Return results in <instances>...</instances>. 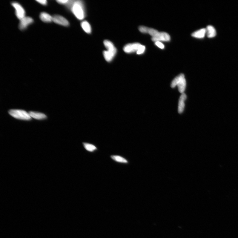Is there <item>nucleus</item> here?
Listing matches in <instances>:
<instances>
[{"mask_svg": "<svg viewBox=\"0 0 238 238\" xmlns=\"http://www.w3.org/2000/svg\"><path fill=\"white\" fill-rule=\"evenodd\" d=\"M139 30L142 33H149L152 36L151 39L154 42H168L171 39L170 36L165 32H159L156 30L143 26L139 27Z\"/></svg>", "mask_w": 238, "mask_h": 238, "instance_id": "obj_1", "label": "nucleus"}, {"mask_svg": "<svg viewBox=\"0 0 238 238\" xmlns=\"http://www.w3.org/2000/svg\"><path fill=\"white\" fill-rule=\"evenodd\" d=\"M73 13L80 20L83 19L85 16L84 6L81 1H74L71 8Z\"/></svg>", "mask_w": 238, "mask_h": 238, "instance_id": "obj_2", "label": "nucleus"}, {"mask_svg": "<svg viewBox=\"0 0 238 238\" xmlns=\"http://www.w3.org/2000/svg\"><path fill=\"white\" fill-rule=\"evenodd\" d=\"M10 115L14 118L24 120H30L32 117L26 111L20 110H11L9 111Z\"/></svg>", "mask_w": 238, "mask_h": 238, "instance_id": "obj_3", "label": "nucleus"}, {"mask_svg": "<svg viewBox=\"0 0 238 238\" xmlns=\"http://www.w3.org/2000/svg\"><path fill=\"white\" fill-rule=\"evenodd\" d=\"M142 45L139 43H135L126 45L123 48V50L125 53H130L135 52H137Z\"/></svg>", "mask_w": 238, "mask_h": 238, "instance_id": "obj_4", "label": "nucleus"}, {"mask_svg": "<svg viewBox=\"0 0 238 238\" xmlns=\"http://www.w3.org/2000/svg\"><path fill=\"white\" fill-rule=\"evenodd\" d=\"M12 5L15 9L16 16L20 20L25 17V10L20 4L14 2L12 3Z\"/></svg>", "mask_w": 238, "mask_h": 238, "instance_id": "obj_5", "label": "nucleus"}, {"mask_svg": "<svg viewBox=\"0 0 238 238\" xmlns=\"http://www.w3.org/2000/svg\"><path fill=\"white\" fill-rule=\"evenodd\" d=\"M33 22V18L29 17H25L20 20L19 28L21 30H25L30 24Z\"/></svg>", "mask_w": 238, "mask_h": 238, "instance_id": "obj_6", "label": "nucleus"}, {"mask_svg": "<svg viewBox=\"0 0 238 238\" xmlns=\"http://www.w3.org/2000/svg\"><path fill=\"white\" fill-rule=\"evenodd\" d=\"M108 51H105L103 52L104 56L105 59L108 62L112 60L116 53L117 49L116 48L109 49Z\"/></svg>", "mask_w": 238, "mask_h": 238, "instance_id": "obj_7", "label": "nucleus"}, {"mask_svg": "<svg viewBox=\"0 0 238 238\" xmlns=\"http://www.w3.org/2000/svg\"><path fill=\"white\" fill-rule=\"evenodd\" d=\"M53 21L55 23L64 26L69 25L68 21L66 18L59 15H54L53 17Z\"/></svg>", "mask_w": 238, "mask_h": 238, "instance_id": "obj_8", "label": "nucleus"}, {"mask_svg": "<svg viewBox=\"0 0 238 238\" xmlns=\"http://www.w3.org/2000/svg\"><path fill=\"white\" fill-rule=\"evenodd\" d=\"M187 98V95L184 93L179 98L178 107V112L179 113H181L183 112L185 106V102Z\"/></svg>", "mask_w": 238, "mask_h": 238, "instance_id": "obj_9", "label": "nucleus"}, {"mask_svg": "<svg viewBox=\"0 0 238 238\" xmlns=\"http://www.w3.org/2000/svg\"><path fill=\"white\" fill-rule=\"evenodd\" d=\"M40 18L42 21L45 23H50L53 21V17L46 12H42L40 15Z\"/></svg>", "mask_w": 238, "mask_h": 238, "instance_id": "obj_10", "label": "nucleus"}, {"mask_svg": "<svg viewBox=\"0 0 238 238\" xmlns=\"http://www.w3.org/2000/svg\"><path fill=\"white\" fill-rule=\"evenodd\" d=\"M206 30V34L208 38H214L216 36V30L214 27L212 26L209 25L207 26Z\"/></svg>", "mask_w": 238, "mask_h": 238, "instance_id": "obj_11", "label": "nucleus"}, {"mask_svg": "<svg viewBox=\"0 0 238 238\" xmlns=\"http://www.w3.org/2000/svg\"><path fill=\"white\" fill-rule=\"evenodd\" d=\"M29 113L31 117L36 119H44L47 117L44 113L33 112H30Z\"/></svg>", "mask_w": 238, "mask_h": 238, "instance_id": "obj_12", "label": "nucleus"}, {"mask_svg": "<svg viewBox=\"0 0 238 238\" xmlns=\"http://www.w3.org/2000/svg\"><path fill=\"white\" fill-rule=\"evenodd\" d=\"M206 34V29H202L194 32L191 34V36L194 38L202 39L205 36Z\"/></svg>", "mask_w": 238, "mask_h": 238, "instance_id": "obj_13", "label": "nucleus"}, {"mask_svg": "<svg viewBox=\"0 0 238 238\" xmlns=\"http://www.w3.org/2000/svg\"><path fill=\"white\" fill-rule=\"evenodd\" d=\"M186 80H185V78H184L181 80L177 85L179 92L182 94L184 93L185 87H186Z\"/></svg>", "mask_w": 238, "mask_h": 238, "instance_id": "obj_14", "label": "nucleus"}, {"mask_svg": "<svg viewBox=\"0 0 238 238\" xmlns=\"http://www.w3.org/2000/svg\"><path fill=\"white\" fill-rule=\"evenodd\" d=\"M185 78V76L183 74H181L179 75L173 80L171 84V88H174L177 86L179 82L181 81V80Z\"/></svg>", "mask_w": 238, "mask_h": 238, "instance_id": "obj_15", "label": "nucleus"}, {"mask_svg": "<svg viewBox=\"0 0 238 238\" xmlns=\"http://www.w3.org/2000/svg\"><path fill=\"white\" fill-rule=\"evenodd\" d=\"M111 159L117 162L127 163H128V161L123 157L117 155H112L110 156Z\"/></svg>", "mask_w": 238, "mask_h": 238, "instance_id": "obj_16", "label": "nucleus"}, {"mask_svg": "<svg viewBox=\"0 0 238 238\" xmlns=\"http://www.w3.org/2000/svg\"><path fill=\"white\" fill-rule=\"evenodd\" d=\"M83 145L85 149L89 152H93L97 150V147L93 144L85 142Z\"/></svg>", "mask_w": 238, "mask_h": 238, "instance_id": "obj_17", "label": "nucleus"}, {"mask_svg": "<svg viewBox=\"0 0 238 238\" xmlns=\"http://www.w3.org/2000/svg\"><path fill=\"white\" fill-rule=\"evenodd\" d=\"M81 26L85 31L87 33H90L91 32V28L90 24L88 22L84 21L81 23Z\"/></svg>", "mask_w": 238, "mask_h": 238, "instance_id": "obj_18", "label": "nucleus"}, {"mask_svg": "<svg viewBox=\"0 0 238 238\" xmlns=\"http://www.w3.org/2000/svg\"><path fill=\"white\" fill-rule=\"evenodd\" d=\"M145 50V46L142 45V47L137 52V54L138 55L141 54L143 53Z\"/></svg>", "mask_w": 238, "mask_h": 238, "instance_id": "obj_19", "label": "nucleus"}, {"mask_svg": "<svg viewBox=\"0 0 238 238\" xmlns=\"http://www.w3.org/2000/svg\"><path fill=\"white\" fill-rule=\"evenodd\" d=\"M155 44L159 47L161 49H163L165 47V46L162 42H155Z\"/></svg>", "mask_w": 238, "mask_h": 238, "instance_id": "obj_20", "label": "nucleus"}, {"mask_svg": "<svg viewBox=\"0 0 238 238\" xmlns=\"http://www.w3.org/2000/svg\"><path fill=\"white\" fill-rule=\"evenodd\" d=\"M59 4H67L69 1L68 0H58L57 1Z\"/></svg>", "mask_w": 238, "mask_h": 238, "instance_id": "obj_21", "label": "nucleus"}, {"mask_svg": "<svg viewBox=\"0 0 238 238\" xmlns=\"http://www.w3.org/2000/svg\"><path fill=\"white\" fill-rule=\"evenodd\" d=\"M36 1L43 5H45L47 4V1H46V0H43V1L39 0V1Z\"/></svg>", "mask_w": 238, "mask_h": 238, "instance_id": "obj_22", "label": "nucleus"}]
</instances>
